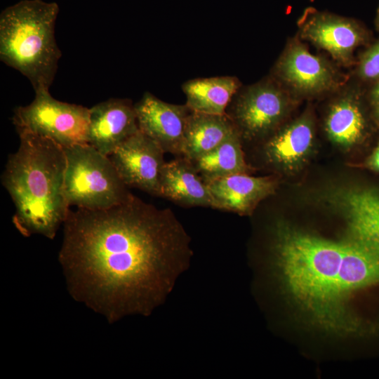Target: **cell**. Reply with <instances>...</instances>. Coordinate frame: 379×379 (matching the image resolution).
I'll return each mask as SVG.
<instances>
[{"mask_svg":"<svg viewBox=\"0 0 379 379\" xmlns=\"http://www.w3.org/2000/svg\"><path fill=\"white\" fill-rule=\"evenodd\" d=\"M368 164L372 168L379 171V142L374 152L371 155Z\"/></svg>","mask_w":379,"mask_h":379,"instance_id":"7402d4cb","label":"cell"},{"mask_svg":"<svg viewBox=\"0 0 379 379\" xmlns=\"http://www.w3.org/2000/svg\"><path fill=\"white\" fill-rule=\"evenodd\" d=\"M287 105V98L279 86L260 82L237 96L231 115H227L241 138L253 139L272 131L283 118Z\"/></svg>","mask_w":379,"mask_h":379,"instance_id":"52a82bcc","label":"cell"},{"mask_svg":"<svg viewBox=\"0 0 379 379\" xmlns=\"http://www.w3.org/2000/svg\"><path fill=\"white\" fill-rule=\"evenodd\" d=\"M300 27L302 37L343 62L350 60L353 51L363 41L362 33L353 21L313 9L306 11Z\"/></svg>","mask_w":379,"mask_h":379,"instance_id":"8fae6325","label":"cell"},{"mask_svg":"<svg viewBox=\"0 0 379 379\" xmlns=\"http://www.w3.org/2000/svg\"><path fill=\"white\" fill-rule=\"evenodd\" d=\"M190 255L173 212L131 194L106 209L69 210L58 260L70 295L112 324L149 315Z\"/></svg>","mask_w":379,"mask_h":379,"instance_id":"6da1fadb","label":"cell"},{"mask_svg":"<svg viewBox=\"0 0 379 379\" xmlns=\"http://www.w3.org/2000/svg\"><path fill=\"white\" fill-rule=\"evenodd\" d=\"M65 194L69 206L101 210L121 204L132 194L109 157L89 144L64 147Z\"/></svg>","mask_w":379,"mask_h":379,"instance_id":"5b68a950","label":"cell"},{"mask_svg":"<svg viewBox=\"0 0 379 379\" xmlns=\"http://www.w3.org/2000/svg\"><path fill=\"white\" fill-rule=\"evenodd\" d=\"M359 73L364 79H379V41L362 56Z\"/></svg>","mask_w":379,"mask_h":379,"instance_id":"44dd1931","label":"cell"},{"mask_svg":"<svg viewBox=\"0 0 379 379\" xmlns=\"http://www.w3.org/2000/svg\"><path fill=\"white\" fill-rule=\"evenodd\" d=\"M377 23H378V25L379 26V9H378V11Z\"/></svg>","mask_w":379,"mask_h":379,"instance_id":"cb8c5ba5","label":"cell"},{"mask_svg":"<svg viewBox=\"0 0 379 379\" xmlns=\"http://www.w3.org/2000/svg\"><path fill=\"white\" fill-rule=\"evenodd\" d=\"M378 115H379V107H378Z\"/></svg>","mask_w":379,"mask_h":379,"instance_id":"d4e9b609","label":"cell"},{"mask_svg":"<svg viewBox=\"0 0 379 379\" xmlns=\"http://www.w3.org/2000/svg\"><path fill=\"white\" fill-rule=\"evenodd\" d=\"M241 139L236 130L214 149L192 162L206 182L234 174L247 173L248 166Z\"/></svg>","mask_w":379,"mask_h":379,"instance_id":"d6986e66","label":"cell"},{"mask_svg":"<svg viewBox=\"0 0 379 379\" xmlns=\"http://www.w3.org/2000/svg\"><path fill=\"white\" fill-rule=\"evenodd\" d=\"M236 130L227 114L191 111L187 121L182 156L192 162L214 149Z\"/></svg>","mask_w":379,"mask_h":379,"instance_id":"2e32d148","label":"cell"},{"mask_svg":"<svg viewBox=\"0 0 379 379\" xmlns=\"http://www.w3.org/2000/svg\"><path fill=\"white\" fill-rule=\"evenodd\" d=\"M33 101L14 109L17 132H29L53 140L62 147L88 144L90 108L53 98L49 89L36 91Z\"/></svg>","mask_w":379,"mask_h":379,"instance_id":"8992f818","label":"cell"},{"mask_svg":"<svg viewBox=\"0 0 379 379\" xmlns=\"http://www.w3.org/2000/svg\"><path fill=\"white\" fill-rule=\"evenodd\" d=\"M18 133V149L9 155L1 175L15 208L13 224L25 237L53 239L70 210L65 194L64 147L29 132Z\"/></svg>","mask_w":379,"mask_h":379,"instance_id":"7a4b0ae2","label":"cell"},{"mask_svg":"<svg viewBox=\"0 0 379 379\" xmlns=\"http://www.w3.org/2000/svg\"><path fill=\"white\" fill-rule=\"evenodd\" d=\"M334 201L347 219L350 238L379 253V192L343 190Z\"/></svg>","mask_w":379,"mask_h":379,"instance_id":"4fadbf2b","label":"cell"},{"mask_svg":"<svg viewBox=\"0 0 379 379\" xmlns=\"http://www.w3.org/2000/svg\"><path fill=\"white\" fill-rule=\"evenodd\" d=\"M164 150L140 130L126 139L109 159L126 186L159 196L166 161Z\"/></svg>","mask_w":379,"mask_h":379,"instance_id":"ba28073f","label":"cell"},{"mask_svg":"<svg viewBox=\"0 0 379 379\" xmlns=\"http://www.w3.org/2000/svg\"><path fill=\"white\" fill-rule=\"evenodd\" d=\"M159 197L184 206L216 208L208 183L185 157L166 162L161 176Z\"/></svg>","mask_w":379,"mask_h":379,"instance_id":"9a60e30c","label":"cell"},{"mask_svg":"<svg viewBox=\"0 0 379 379\" xmlns=\"http://www.w3.org/2000/svg\"><path fill=\"white\" fill-rule=\"evenodd\" d=\"M275 73L286 84L305 93L327 91L337 81L328 63L298 43L286 48L276 65Z\"/></svg>","mask_w":379,"mask_h":379,"instance_id":"7c38bea8","label":"cell"},{"mask_svg":"<svg viewBox=\"0 0 379 379\" xmlns=\"http://www.w3.org/2000/svg\"><path fill=\"white\" fill-rule=\"evenodd\" d=\"M373 95L374 98L379 102V84H378L375 87L373 91Z\"/></svg>","mask_w":379,"mask_h":379,"instance_id":"603a6c76","label":"cell"},{"mask_svg":"<svg viewBox=\"0 0 379 379\" xmlns=\"http://www.w3.org/2000/svg\"><path fill=\"white\" fill-rule=\"evenodd\" d=\"M58 12L55 2L22 0L0 15V60L27 77L34 91L49 89L57 72Z\"/></svg>","mask_w":379,"mask_h":379,"instance_id":"277c9868","label":"cell"},{"mask_svg":"<svg viewBox=\"0 0 379 379\" xmlns=\"http://www.w3.org/2000/svg\"><path fill=\"white\" fill-rule=\"evenodd\" d=\"M239 88L238 79L230 76L194 79L182 86L191 111L219 115L226 114Z\"/></svg>","mask_w":379,"mask_h":379,"instance_id":"e0dca14e","label":"cell"},{"mask_svg":"<svg viewBox=\"0 0 379 379\" xmlns=\"http://www.w3.org/2000/svg\"><path fill=\"white\" fill-rule=\"evenodd\" d=\"M313 130L307 118H301L274 135L265 145L268 161L284 168L296 166L310 151Z\"/></svg>","mask_w":379,"mask_h":379,"instance_id":"ac0fdd59","label":"cell"},{"mask_svg":"<svg viewBox=\"0 0 379 379\" xmlns=\"http://www.w3.org/2000/svg\"><path fill=\"white\" fill-rule=\"evenodd\" d=\"M347 243L335 242L284 225L277 227L274 251L284 285L319 321L333 328L352 327L344 304Z\"/></svg>","mask_w":379,"mask_h":379,"instance_id":"3957f363","label":"cell"},{"mask_svg":"<svg viewBox=\"0 0 379 379\" xmlns=\"http://www.w3.org/2000/svg\"><path fill=\"white\" fill-rule=\"evenodd\" d=\"M139 129L156 142L164 152L182 155L185 128L191 110L186 105H174L145 92L135 104Z\"/></svg>","mask_w":379,"mask_h":379,"instance_id":"9c48e42d","label":"cell"},{"mask_svg":"<svg viewBox=\"0 0 379 379\" xmlns=\"http://www.w3.org/2000/svg\"><path fill=\"white\" fill-rule=\"evenodd\" d=\"M326 129L329 138L340 145L356 143L364 130V120L358 106L348 99L335 104L327 117Z\"/></svg>","mask_w":379,"mask_h":379,"instance_id":"ffe728a7","label":"cell"},{"mask_svg":"<svg viewBox=\"0 0 379 379\" xmlns=\"http://www.w3.org/2000/svg\"><path fill=\"white\" fill-rule=\"evenodd\" d=\"M216 209L250 214L258 204L273 194L277 182L270 177L237 173L207 182Z\"/></svg>","mask_w":379,"mask_h":379,"instance_id":"5bb4252c","label":"cell"},{"mask_svg":"<svg viewBox=\"0 0 379 379\" xmlns=\"http://www.w3.org/2000/svg\"><path fill=\"white\" fill-rule=\"evenodd\" d=\"M139 130L129 100L110 98L90 108L88 144L106 156Z\"/></svg>","mask_w":379,"mask_h":379,"instance_id":"30bf717a","label":"cell"}]
</instances>
